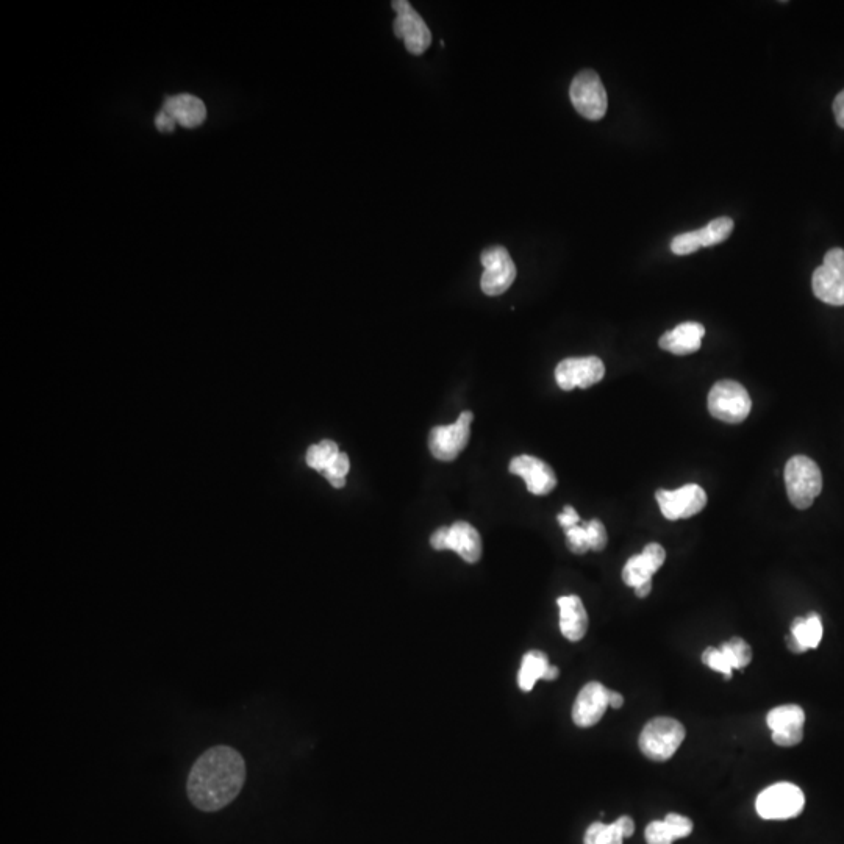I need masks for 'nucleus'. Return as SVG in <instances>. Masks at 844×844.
I'll return each instance as SVG.
<instances>
[{
    "mask_svg": "<svg viewBox=\"0 0 844 844\" xmlns=\"http://www.w3.org/2000/svg\"><path fill=\"white\" fill-rule=\"evenodd\" d=\"M805 798L798 785L780 782L763 790L755 809L763 819H790L804 809Z\"/></svg>",
    "mask_w": 844,
    "mask_h": 844,
    "instance_id": "0eeeda50",
    "label": "nucleus"
},
{
    "mask_svg": "<svg viewBox=\"0 0 844 844\" xmlns=\"http://www.w3.org/2000/svg\"><path fill=\"white\" fill-rule=\"evenodd\" d=\"M812 288L815 296L824 304L841 307L844 305V251L840 247L830 249L824 255V263L813 272Z\"/></svg>",
    "mask_w": 844,
    "mask_h": 844,
    "instance_id": "423d86ee",
    "label": "nucleus"
},
{
    "mask_svg": "<svg viewBox=\"0 0 844 844\" xmlns=\"http://www.w3.org/2000/svg\"><path fill=\"white\" fill-rule=\"evenodd\" d=\"M349 457L346 454L338 455L335 460H333L332 465L326 469V471H322V474L326 477L335 476V477H346L347 473H349Z\"/></svg>",
    "mask_w": 844,
    "mask_h": 844,
    "instance_id": "2f4dec72",
    "label": "nucleus"
},
{
    "mask_svg": "<svg viewBox=\"0 0 844 844\" xmlns=\"http://www.w3.org/2000/svg\"><path fill=\"white\" fill-rule=\"evenodd\" d=\"M651 591H652V580H651V582L643 583V585H640V587L635 588V594H637L638 598H641V599L646 598V596H649V594H651Z\"/></svg>",
    "mask_w": 844,
    "mask_h": 844,
    "instance_id": "4c0bfd02",
    "label": "nucleus"
},
{
    "mask_svg": "<svg viewBox=\"0 0 844 844\" xmlns=\"http://www.w3.org/2000/svg\"><path fill=\"white\" fill-rule=\"evenodd\" d=\"M557 519L558 524L565 530L571 529V527L577 526L580 523V518L576 510L573 507H569V505H566L562 515H558Z\"/></svg>",
    "mask_w": 844,
    "mask_h": 844,
    "instance_id": "72a5a7b5",
    "label": "nucleus"
},
{
    "mask_svg": "<svg viewBox=\"0 0 844 844\" xmlns=\"http://www.w3.org/2000/svg\"><path fill=\"white\" fill-rule=\"evenodd\" d=\"M338 455H340V451H338L337 443H333V441L330 440H324L308 449L307 463L308 466H312L313 469L322 473V471H326V469L332 465L333 460H335Z\"/></svg>",
    "mask_w": 844,
    "mask_h": 844,
    "instance_id": "a878e982",
    "label": "nucleus"
},
{
    "mask_svg": "<svg viewBox=\"0 0 844 844\" xmlns=\"http://www.w3.org/2000/svg\"><path fill=\"white\" fill-rule=\"evenodd\" d=\"M566 544H568L569 551L574 552V554L577 555L587 554V552L590 551L587 530H585L583 524L582 526L577 524V526L566 530Z\"/></svg>",
    "mask_w": 844,
    "mask_h": 844,
    "instance_id": "7c9ffc66",
    "label": "nucleus"
},
{
    "mask_svg": "<svg viewBox=\"0 0 844 844\" xmlns=\"http://www.w3.org/2000/svg\"><path fill=\"white\" fill-rule=\"evenodd\" d=\"M244 782L243 755L230 746H213L191 766L186 793L197 810L219 812L237 799Z\"/></svg>",
    "mask_w": 844,
    "mask_h": 844,
    "instance_id": "f257e3e1",
    "label": "nucleus"
},
{
    "mask_svg": "<svg viewBox=\"0 0 844 844\" xmlns=\"http://www.w3.org/2000/svg\"><path fill=\"white\" fill-rule=\"evenodd\" d=\"M732 232H734V221L727 216L713 219L704 229L698 230L702 247H713L716 244L723 243Z\"/></svg>",
    "mask_w": 844,
    "mask_h": 844,
    "instance_id": "393cba45",
    "label": "nucleus"
},
{
    "mask_svg": "<svg viewBox=\"0 0 844 844\" xmlns=\"http://www.w3.org/2000/svg\"><path fill=\"white\" fill-rule=\"evenodd\" d=\"M583 527L587 530L588 544H590L591 551H604L608 541L607 530H605L604 524L599 519H593V521L583 524Z\"/></svg>",
    "mask_w": 844,
    "mask_h": 844,
    "instance_id": "c756f323",
    "label": "nucleus"
},
{
    "mask_svg": "<svg viewBox=\"0 0 844 844\" xmlns=\"http://www.w3.org/2000/svg\"><path fill=\"white\" fill-rule=\"evenodd\" d=\"M548 655L541 651H530L524 655L523 665L519 669L518 685L523 691H532L538 680L543 679L544 673L548 671Z\"/></svg>",
    "mask_w": 844,
    "mask_h": 844,
    "instance_id": "b1692460",
    "label": "nucleus"
},
{
    "mask_svg": "<svg viewBox=\"0 0 844 844\" xmlns=\"http://www.w3.org/2000/svg\"><path fill=\"white\" fill-rule=\"evenodd\" d=\"M474 415L463 412L451 426H438L432 429L429 437V449L433 457L441 462H452L468 446L471 437V422Z\"/></svg>",
    "mask_w": 844,
    "mask_h": 844,
    "instance_id": "9d476101",
    "label": "nucleus"
},
{
    "mask_svg": "<svg viewBox=\"0 0 844 844\" xmlns=\"http://www.w3.org/2000/svg\"><path fill=\"white\" fill-rule=\"evenodd\" d=\"M633 832L632 818L621 816L613 824H591L585 834V844H623L624 838L632 837Z\"/></svg>",
    "mask_w": 844,
    "mask_h": 844,
    "instance_id": "4be33fe9",
    "label": "nucleus"
},
{
    "mask_svg": "<svg viewBox=\"0 0 844 844\" xmlns=\"http://www.w3.org/2000/svg\"><path fill=\"white\" fill-rule=\"evenodd\" d=\"M702 662L704 665L709 666V668L715 669L718 673L723 674L727 680H730L732 677V666H730L729 660L726 659V655L721 649L716 648H707L702 654Z\"/></svg>",
    "mask_w": 844,
    "mask_h": 844,
    "instance_id": "cd10ccee",
    "label": "nucleus"
},
{
    "mask_svg": "<svg viewBox=\"0 0 844 844\" xmlns=\"http://www.w3.org/2000/svg\"><path fill=\"white\" fill-rule=\"evenodd\" d=\"M604 376V362L599 357L566 358L555 368L558 387L565 391L593 387L601 382Z\"/></svg>",
    "mask_w": 844,
    "mask_h": 844,
    "instance_id": "f8f14e48",
    "label": "nucleus"
},
{
    "mask_svg": "<svg viewBox=\"0 0 844 844\" xmlns=\"http://www.w3.org/2000/svg\"><path fill=\"white\" fill-rule=\"evenodd\" d=\"M791 635L805 651L818 648L823 640V621L818 613H810L807 618H796L791 624Z\"/></svg>",
    "mask_w": 844,
    "mask_h": 844,
    "instance_id": "5701e85b",
    "label": "nucleus"
},
{
    "mask_svg": "<svg viewBox=\"0 0 844 844\" xmlns=\"http://www.w3.org/2000/svg\"><path fill=\"white\" fill-rule=\"evenodd\" d=\"M751 408L748 390L735 380H721L710 390L709 412L719 421L740 424L748 418Z\"/></svg>",
    "mask_w": 844,
    "mask_h": 844,
    "instance_id": "20e7f679",
    "label": "nucleus"
},
{
    "mask_svg": "<svg viewBox=\"0 0 844 844\" xmlns=\"http://www.w3.org/2000/svg\"><path fill=\"white\" fill-rule=\"evenodd\" d=\"M705 329L699 322H684L669 330L660 338L659 346L663 351L671 352L674 355H690L701 349V341L704 338Z\"/></svg>",
    "mask_w": 844,
    "mask_h": 844,
    "instance_id": "f3484780",
    "label": "nucleus"
},
{
    "mask_svg": "<svg viewBox=\"0 0 844 844\" xmlns=\"http://www.w3.org/2000/svg\"><path fill=\"white\" fill-rule=\"evenodd\" d=\"M787 644L788 648H790V651L794 652V654H802V652H805V649L802 648L801 644H799L798 641L794 640L793 635L787 637Z\"/></svg>",
    "mask_w": 844,
    "mask_h": 844,
    "instance_id": "58836bf2",
    "label": "nucleus"
},
{
    "mask_svg": "<svg viewBox=\"0 0 844 844\" xmlns=\"http://www.w3.org/2000/svg\"><path fill=\"white\" fill-rule=\"evenodd\" d=\"M693 832V821L687 816L669 813L663 821H654L644 830L648 844H673L679 838L688 837Z\"/></svg>",
    "mask_w": 844,
    "mask_h": 844,
    "instance_id": "aec40b11",
    "label": "nucleus"
},
{
    "mask_svg": "<svg viewBox=\"0 0 844 844\" xmlns=\"http://www.w3.org/2000/svg\"><path fill=\"white\" fill-rule=\"evenodd\" d=\"M560 608V630L569 641H580L588 630L587 610L579 596H562L557 599Z\"/></svg>",
    "mask_w": 844,
    "mask_h": 844,
    "instance_id": "a211bd4d",
    "label": "nucleus"
},
{
    "mask_svg": "<svg viewBox=\"0 0 844 844\" xmlns=\"http://www.w3.org/2000/svg\"><path fill=\"white\" fill-rule=\"evenodd\" d=\"M607 688L599 682H590L580 690L573 707L574 723L579 727L598 724L607 710Z\"/></svg>",
    "mask_w": 844,
    "mask_h": 844,
    "instance_id": "dca6fc26",
    "label": "nucleus"
},
{
    "mask_svg": "<svg viewBox=\"0 0 844 844\" xmlns=\"http://www.w3.org/2000/svg\"><path fill=\"white\" fill-rule=\"evenodd\" d=\"M448 549L457 552L466 563H477L482 557V538L476 527L457 521L449 527Z\"/></svg>",
    "mask_w": 844,
    "mask_h": 844,
    "instance_id": "412c9836",
    "label": "nucleus"
},
{
    "mask_svg": "<svg viewBox=\"0 0 844 844\" xmlns=\"http://www.w3.org/2000/svg\"><path fill=\"white\" fill-rule=\"evenodd\" d=\"M327 480H329V482L332 483V487L335 488H343L344 485H346V477L330 476L327 477Z\"/></svg>",
    "mask_w": 844,
    "mask_h": 844,
    "instance_id": "ea45409f",
    "label": "nucleus"
},
{
    "mask_svg": "<svg viewBox=\"0 0 844 844\" xmlns=\"http://www.w3.org/2000/svg\"><path fill=\"white\" fill-rule=\"evenodd\" d=\"M161 110H165L176 121V124L186 127V129L201 126L207 118V107H205L204 102L191 96V94L168 97Z\"/></svg>",
    "mask_w": 844,
    "mask_h": 844,
    "instance_id": "6ab92c4d",
    "label": "nucleus"
},
{
    "mask_svg": "<svg viewBox=\"0 0 844 844\" xmlns=\"http://www.w3.org/2000/svg\"><path fill=\"white\" fill-rule=\"evenodd\" d=\"M665 558L666 552L663 546L657 543L648 544L640 555H633L624 566V583L629 587L638 588L643 583L651 582L652 576L665 563Z\"/></svg>",
    "mask_w": 844,
    "mask_h": 844,
    "instance_id": "2eb2a0df",
    "label": "nucleus"
},
{
    "mask_svg": "<svg viewBox=\"0 0 844 844\" xmlns=\"http://www.w3.org/2000/svg\"><path fill=\"white\" fill-rule=\"evenodd\" d=\"M766 724L773 730L777 746L791 748L804 738L805 713L799 705H780L768 713Z\"/></svg>",
    "mask_w": 844,
    "mask_h": 844,
    "instance_id": "ddd939ff",
    "label": "nucleus"
},
{
    "mask_svg": "<svg viewBox=\"0 0 844 844\" xmlns=\"http://www.w3.org/2000/svg\"><path fill=\"white\" fill-rule=\"evenodd\" d=\"M448 537L449 527H440V529L435 530L430 537L432 548L437 549V551H446L448 549Z\"/></svg>",
    "mask_w": 844,
    "mask_h": 844,
    "instance_id": "473e14b6",
    "label": "nucleus"
},
{
    "mask_svg": "<svg viewBox=\"0 0 844 844\" xmlns=\"http://www.w3.org/2000/svg\"><path fill=\"white\" fill-rule=\"evenodd\" d=\"M685 740V727L674 718H654L644 726L640 735V749L649 760L666 762L676 754Z\"/></svg>",
    "mask_w": 844,
    "mask_h": 844,
    "instance_id": "7ed1b4c3",
    "label": "nucleus"
},
{
    "mask_svg": "<svg viewBox=\"0 0 844 844\" xmlns=\"http://www.w3.org/2000/svg\"><path fill=\"white\" fill-rule=\"evenodd\" d=\"M483 271L480 288L487 296H501L512 287L516 279V266L507 249L493 246L480 255Z\"/></svg>",
    "mask_w": 844,
    "mask_h": 844,
    "instance_id": "1a4fd4ad",
    "label": "nucleus"
},
{
    "mask_svg": "<svg viewBox=\"0 0 844 844\" xmlns=\"http://www.w3.org/2000/svg\"><path fill=\"white\" fill-rule=\"evenodd\" d=\"M721 651H723L724 655H726V659L729 660L730 666H732V668H746V666L751 663V646H749V644L746 643L743 638H732V640H729L727 641V643L723 644V648H721Z\"/></svg>",
    "mask_w": 844,
    "mask_h": 844,
    "instance_id": "bb28decb",
    "label": "nucleus"
},
{
    "mask_svg": "<svg viewBox=\"0 0 844 844\" xmlns=\"http://www.w3.org/2000/svg\"><path fill=\"white\" fill-rule=\"evenodd\" d=\"M176 126V121H174V119H172L165 110H161L160 113L155 116V127H157L161 133L174 132Z\"/></svg>",
    "mask_w": 844,
    "mask_h": 844,
    "instance_id": "f704fd0d",
    "label": "nucleus"
},
{
    "mask_svg": "<svg viewBox=\"0 0 844 844\" xmlns=\"http://www.w3.org/2000/svg\"><path fill=\"white\" fill-rule=\"evenodd\" d=\"M834 115L835 119H837L838 126L844 129V90L835 97Z\"/></svg>",
    "mask_w": 844,
    "mask_h": 844,
    "instance_id": "c9c22d12",
    "label": "nucleus"
},
{
    "mask_svg": "<svg viewBox=\"0 0 844 844\" xmlns=\"http://www.w3.org/2000/svg\"><path fill=\"white\" fill-rule=\"evenodd\" d=\"M391 5H393V10L396 11L394 35L404 40L405 49L410 54H424L432 44V33L427 27L426 21L421 18L418 11L407 0H394Z\"/></svg>",
    "mask_w": 844,
    "mask_h": 844,
    "instance_id": "6e6552de",
    "label": "nucleus"
},
{
    "mask_svg": "<svg viewBox=\"0 0 844 844\" xmlns=\"http://www.w3.org/2000/svg\"><path fill=\"white\" fill-rule=\"evenodd\" d=\"M698 230L682 233L671 241V251L676 255H690L701 249Z\"/></svg>",
    "mask_w": 844,
    "mask_h": 844,
    "instance_id": "c85d7f7f",
    "label": "nucleus"
},
{
    "mask_svg": "<svg viewBox=\"0 0 844 844\" xmlns=\"http://www.w3.org/2000/svg\"><path fill=\"white\" fill-rule=\"evenodd\" d=\"M655 499L659 502L663 516L669 521L691 518L701 513L707 505V494L696 483H687L685 487L673 491L659 490L655 493Z\"/></svg>",
    "mask_w": 844,
    "mask_h": 844,
    "instance_id": "9b49d317",
    "label": "nucleus"
},
{
    "mask_svg": "<svg viewBox=\"0 0 844 844\" xmlns=\"http://www.w3.org/2000/svg\"><path fill=\"white\" fill-rule=\"evenodd\" d=\"M788 499L799 510L812 507L823 490V474L812 458L794 455L785 466Z\"/></svg>",
    "mask_w": 844,
    "mask_h": 844,
    "instance_id": "f03ea898",
    "label": "nucleus"
},
{
    "mask_svg": "<svg viewBox=\"0 0 844 844\" xmlns=\"http://www.w3.org/2000/svg\"><path fill=\"white\" fill-rule=\"evenodd\" d=\"M569 97L577 113L588 121H599L607 113V91L601 77L591 69H583L574 77Z\"/></svg>",
    "mask_w": 844,
    "mask_h": 844,
    "instance_id": "39448f33",
    "label": "nucleus"
},
{
    "mask_svg": "<svg viewBox=\"0 0 844 844\" xmlns=\"http://www.w3.org/2000/svg\"><path fill=\"white\" fill-rule=\"evenodd\" d=\"M510 473L523 477L527 483V490L537 496H546L557 487L554 469L532 455H519L513 458L510 463Z\"/></svg>",
    "mask_w": 844,
    "mask_h": 844,
    "instance_id": "4468645a",
    "label": "nucleus"
},
{
    "mask_svg": "<svg viewBox=\"0 0 844 844\" xmlns=\"http://www.w3.org/2000/svg\"><path fill=\"white\" fill-rule=\"evenodd\" d=\"M607 701L608 707H612V709L618 710L621 709L624 705V698L621 694L616 693V691L608 690L607 688Z\"/></svg>",
    "mask_w": 844,
    "mask_h": 844,
    "instance_id": "e433bc0d",
    "label": "nucleus"
},
{
    "mask_svg": "<svg viewBox=\"0 0 844 844\" xmlns=\"http://www.w3.org/2000/svg\"><path fill=\"white\" fill-rule=\"evenodd\" d=\"M557 677H558V668H555V666L551 665V666H549L548 671H546V673H544L543 680H549V682H552V680L557 679Z\"/></svg>",
    "mask_w": 844,
    "mask_h": 844,
    "instance_id": "a19ab883",
    "label": "nucleus"
}]
</instances>
